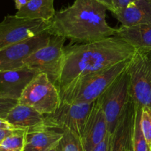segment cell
Segmentation results:
<instances>
[{
  "label": "cell",
  "mask_w": 151,
  "mask_h": 151,
  "mask_svg": "<svg viewBox=\"0 0 151 151\" xmlns=\"http://www.w3.org/2000/svg\"><path fill=\"white\" fill-rule=\"evenodd\" d=\"M137 49L116 36L65 47L57 87L59 91L79 77L103 70L133 57Z\"/></svg>",
  "instance_id": "1"
},
{
  "label": "cell",
  "mask_w": 151,
  "mask_h": 151,
  "mask_svg": "<svg viewBox=\"0 0 151 151\" xmlns=\"http://www.w3.org/2000/svg\"><path fill=\"white\" fill-rule=\"evenodd\" d=\"M107 7L97 0H75L55 12L49 32L73 43H88L114 36L116 28L106 21Z\"/></svg>",
  "instance_id": "2"
},
{
  "label": "cell",
  "mask_w": 151,
  "mask_h": 151,
  "mask_svg": "<svg viewBox=\"0 0 151 151\" xmlns=\"http://www.w3.org/2000/svg\"><path fill=\"white\" fill-rule=\"evenodd\" d=\"M131 59L122 61L103 70L76 78L64 89L59 91L61 102H94L116 78L126 70Z\"/></svg>",
  "instance_id": "3"
},
{
  "label": "cell",
  "mask_w": 151,
  "mask_h": 151,
  "mask_svg": "<svg viewBox=\"0 0 151 151\" xmlns=\"http://www.w3.org/2000/svg\"><path fill=\"white\" fill-rule=\"evenodd\" d=\"M127 71L130 97L136 105L151 110V50H137Z\"/></svg>",
  "instance_id": "4"
},
{
  "label": "cell",
  "mask_w": 151,
  "mask_h": 151,
  "mask_svg": "<svg viewBox=\"0 0 151 151\" xmlns=\"http://www.w3.org/2000/svg\"><path fill=\"white\" fill-rule=\"evenodd\" d=\"M66 38L51 35L46 45L40 47L24 62V66L46 74L50 81L58 84L65 54Z\"/></svg>",
  "instance_id": "5"
},
{
  "label": "cell",
  "mask_w": 151,
  "mask_h": 151,
  "mask_svg": "<svg viewBox=\"0 0 151 151\" xmlns=\"http://www.w3.org/2000/svg\"><path fill=\"white\" fill-rule=\"evenodd\" d=\"M60 102L58 87L42 73L31 81L19 99V104L32 107L43 115L55 112Z\"/></svg>",
  "instance_id": "6"
},
{
  "label": "cell",
  "mask_w": 151,
  "mask_h": 151,
  "mask_svg": "<svg viewBox=\"0 0 151 151\" xmlns=\"http://www.w3.org/2000/svg\"><path fill=\"white\" fill-rule=\"evenodd\" d=\"M129 74L122 73L97 99L100 103L108 122L109 133L113 134L118 121L129 102Z\"/></svg>",
  "instance_id": "7"
},
{
  "label": "cell",
  "mask_w": 151,
  "mask_h": 151,
  "mask_svg": "<svg viewBox=\"0 0 151 151\" xmlns=\"http://www.w3.org/2000/svg\"><path fill=\"white\" fill-rule=\"evenodd\" d=\"M49 28L50 22L7 15L0 22V49L36 36Z\"/></svg>",
  "instance_id": "8"
},
{
  "label": "cell",
  "mask_w": 151,
  "mask_h": 151,
  "mask_svg": "<svg viewBox=\"0 0 151 151\" xmlns=\"http://www.w3.org/2000/svg\"><path fill=\"white\" fill-rule=\"evenodd\" d=\"M94 103L60 102L55 112L45 115L47 124L53 128L69 130L81 139Z\"/></svg>",
  "instance_id": "9"
},
{
  "label": "cell",
  "mask_w": 151,
  "mask_h": 151,
  "mask_svg": "<svg viewBox=\"0 0 151 151\" xmlns=\"http://www.w3.org/2000/svg\"><path fill=\"white\" fill-rule=\"evenodd\" d=\"M51 34L49 30L36 36L0 49V71L24 68V62L33 52L46 45Z\"/></svg>",
  "instance_id": "10"
},
{
  "label": "cell",
  "mask_w": 151,
  "mask_h": 151,
  "mask_svg": "<svg viewBox=\"0 0 151 151\" xmlns=\"http://www.w3.org/2000/svg\"><path fill=\"white\" fill-rule=\"evenodd\" d=\"M109 133V127L104 112L97 100L94 102L86 123L81 141L85 151H91Z\"/></svg>",
  "instance_id": "11"
},
{
  "label": "cell",
  "mask_w": 151,
  "mask_h": 151,
  "mask_svg": "<svg viewBox=\"0 0 151 151\" xmlns=\"http://www.w3.org/2000/svg\"><path fill=\"white\" fill-rule=\"evenodd\" d=\"M136 117V104L130 99L112 134L110 151H130Z\"/></svg>",
  "instance_id": "12"
},
{
  "label": "cell",
  "mask_w": 151,
  "mask_h": 151,
  "mask_svg": "<svg viewBox=\"0 0 151 151\" xmlns=\"http://www.w3.org/2000/svg\"><path fill=\"white\" fill-rule=\"evenodd\" d=\"M38 73L27 67L0 71V95L19 99L25 88Z\"/></svg>",
  "instance_id": "13"
},
{
  "label": "cell",
  "mask_w": 151,
  "mask_h": 151,
  "mask_svg": "<svg viewBox=\"0 0 151 151\" xmlns=\"http://www.w3.org/2000/svg\"><path fill=\"white\" fill-rule=\"evenodd\" d=\"M63 130L44 125L27 130L24 151H48L59 143Z\"/></svg>",
  "instance_id": "14"
},
{
  "label": "cell",
  "mask_w": 151,
  "mask_h": 151,
  "mask_svg": "<svg viewBox=\"0 0 151 151\" xmlns=\"http://www.w3.org/2000/svg\"><path fill=\"white\" fill-rule=\"evenodd\" d=\"M5 120L14 129L26 131L41 126L48 125L45 115L41 114L32 107L19 103L10 111Z\"/></svg>",
  "instance_id": "15"
},
{
  "label": "cell",
  "mask_w": 151,
  "mask_h": 151,
  "mask_svg": "<svg viewBox=\"0 0 151 151\" xmlns=\"http://www.w3.org/2000/svg\"><path fill=\"white\" fill-rule=\"evenodd\" d=\"M122 26L151 23V0H137L113 13Z\"/></svg>",
  "instance_id": "16"
},
{
  "label": "cell",
  "mask_w": 151,
  "mask_h": 151,
  "mask_svg": "<svg viewBox=\"0 0 151 151\" xmlns=\"http://www.w3.org/2000/svg\"><path fill=\"white\" fill-rule=\"evenodd\" d=\"M114 36L137 50H151V23L132 27L121 25L116 28Z\"/></svg>",
  "instance_id": "17"
},
{
  "label": "cell",
  "mask_w": 151,
  "mask_h": 151,
  "mask_svg": "<svg viewBox=\"0 0 151 151\" xmlns=\"http://www.w3.org/2000/svg\"><path fill=\"white\" fill-rule=\"evenodd\" d=\"M54 1L29 0L26 5L17 10L15 15L22 18L50 22L54 17L56 12L54 7Z\"/></svg>",
  "instance_id": "18"
},
{
  "label": "cell",
  "mask_w": 151,
  "mask_h": 151,
  "mask_svg": "<svg viewBox=\"0 0 151 151\" xmlns=\"http://www.w3.org/2000/svg\"><path fill=\"white\" fill-rule=\"evenodd\" d=\"M142 107L136 105V117L134 123V132L132 137L133 151H151V148L147 143L145 138L143 135L140 124Z\"/></svg>",
  "instance_id": "19"
},
{
  "label": "cell",
  "mask_w": 151,
  "mask_h": 151,
  "mask_svg": "<svg viewBox=\"0 0 151 151\" xmlns=\"http://www.w3.org/2000/svg\"><path fill=\"white\" fill-rule=\"evenodd\" d=\"M26 130L16 129L0 144V151H24Z\"/></svg>",
  "instance_id": "20"
},
{
  "label": "cell",
  "mask_w": 151,
  "mask_h": 151,
  "mask_svg": "<svg viewBox=\"0 0 151 151\" xmlns=\"http://www.w3.org/2000/svg\"><path fill=\"white\" fill-rule=\"evenodd\" d=\"M60 144L62 151H85L80 138L69 130H63Z\"/></svg>",
  "instance_id": "21"
},
{
  "label": "cell",
  "mask_w": 151,
  "mask_h": 151,
  "mask_svg": "<svg viewBox=\"0 0 151 151\" xmlns=\"http://www.w3.org/2000/svg\"><path fill=\"white\" fill-rule=\"evenodd\" d=\"M140 124L143 135L151 148V110L148 107L142 108Z\"/></svg>",
  "instance_id": "22"
},
{
  "label": "cell",
  "mask_w": 151,
  "mask_h": 151,
  "mask_svg": "<svg viewBox=\"0 0 151 151\" xmlns=\"http://www.w3.org/2000/svg\"><path fill=\"white\" fill-rule=\"evenodd\" d=\"M19 104V99L0 95V118L6 119L10 111Z\"/></svg>",
  "instance_id": "23"
},
{
  "label": "cell",
  "mask_w": 151,
  "mask_h": 151,
  "mask_svg": "<svg viewBox=\"0 0 151 151\" xmlns=\"http://www.w3.org/2000/svg\"><path fill=\"white\" fill-rule=\"evenodd\" d=\"M112 134L108 133L106 137L94 147L91 151H110L111 144Z\"/></svg>",
  "instance_id": "24"
},
{
  "label": "cell",
  "mask_w": 151,
  "mask_h": 151,
  "mask_svg": "<svg viewBox=\"0 0 151 151\" xmlns=\"http://www.w3.org/2000/svg\"><path fill=\"white\" fill-rule=\"evenodd\" d=\"M135 1H137V0H113L114 12L118 10H120V9L123 8V7H126L128 4H130V3Z\"/></svg>",
  "instance_id": "25"
},
{
  "label": "cell",
  "mask_w": 151,
  "mask_h": 151,
  "mask_svg": "<svg viewBox=\"0 0 151 151\" xmlns=\"http://www.w3.org/2000/svg\"><path fill=\"white\" fill-rule=\"evenodd\" d=\"M99 2L102 3L104 4L106 7H107L108 10L111 11V13L114 12V3L113 0H97Z\"/></svg>",
  "instance_id": "26"
},
{
  "label": "cell",
  "mask_w": 151,
  "mask_h": 151,
  "mask_svg": "<svg viewBox=\"0 0 151 151\" xmlns=\"http://www.w3.org/2000/svg\"><path fill=\"white\" fill-rule=\"evenodd\" d=\"M16 129L14 130H4V129H0V144L4 140L5 138L11 135L13 132L15 131Z\"/></svg>",
  "instance_id": "27"
},
{
  "label": "cell",
  "mask_w": 151,
  "mask_h": 151,
  "mask_svg": "<svg viewBox=\"0 0 151 151\" xmlns=\"http://www.w3.org/2000/svg\"><path fill=\"white\" fill-rule=\"evenodd\" d=\"M0 129H4V130H14L13 126L6 121L5 119L0 118Z\"/></svg>",
  "instance_id": "28"
},
{
  "label": "cell",
  "mask_w": 151,
  "mask_h": 151,
  "mask_svg": "<svg viewBox=\"0 0 151 151\" xmlns=\"http://www.w3.org/2000/svg\"><path fill=\"white\" fill-rule=\"evenodd\" d=\"M29 0H14L15 2V7L17 10H20L22 7H23L24 6L26 5L28 2H29Z\"/></svg>",
  "instance_id": "29"
},
{
  "label": "cell",
  "mask_w": 151,
  "mask_h": 151,
  "mask_svg": "<svg viewBox=\"0 0 151 151\" xmlns=\"http://www.w3.org/2000/svg\"><path fill=\"white\" fill-rule=\"evenodd\" d=\"M48 151H62V147L61 144H60V142L58 144H56L55 146H54L51 149L49 150Z\"/></svg>",
  "instance_id": "30"
},
{
  "label": "cell",
  "mask_w": 151,
  "mask_h": 151,
  "mask_svg": "<svg viewBox=\"0 0 151 151\" xmlns=\"http://www.w3.org/2000/svg\"><path fill=\"white\" fill-rule=\"evenodd\" d=\"M130 151H133V147H132V146H131V150H130Z\"/></svg>",
  "instance_id": "31"
}]
</instances>
